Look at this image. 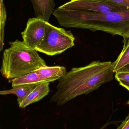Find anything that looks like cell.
<instances>
[{
    "label": "cell",
    "mask_w": 129,
    "mask_h": 129,
    "mask_svg": "<svg viewBox=\"0 0 129 129\" xmlns=\"http://www.w3.org/2000/svg\"><path fill=\"white\" fill-rule=\"evenodd\" d=\"M35 71L44 77L54 81L60 79L67 73L66 68L62 66H46L42 67Z\"/></svg>",
    "instance_id": "obj_10"
},
{
    "label": "cell",
    "mask_w": 129,
    "mask_h": 129,
    "mask_svg": "<svg viewBox=\"0 0 129 129\" xmlns=\"http://www.w3.org/2000/svg\"><path fill=\"white\" fill-rule=\"evenodd\" d=\"M49 83H45L37 85L25 99L19 105L21 108H25L29 105L38 102L47 96L50 92Z\"/></svg>",
    "instance_id": "obj_9"
},
{
    "label": "cell",
    "mask_w": 129,
    "mask_h": 129,
    "mask_svg": "<svg viewBox=\"0 0 129 129\" xmlns=\"http://www.w3.org/2000/svg\"><path fill=\"white\" fill-rule=\"evenodd\" d=\"M53 15L61 26L101 31L126 38L129 35V10L124 12L90 13L58 8Z\"/></svg>",
    "instance_id": "obj_2"
},
{
    "label": "cell",
    "mask_w": 129,
    "mask_h": 129,
    "mask_svg": "<svg viewBox=\"0 0 129 129\" xmlns=\"http://www.w3.org/2000/svg\"><path fill=\"white\" fill-rule=\"evenodd\" d=\"M59 7L90 13L124 12L129 10L127 8L108 4L99 0H71Z\"/></svg>",
    "instance_id": "obj_5"
},
{
    "label": "cell",
    "mask_w": 129,
    "mask_h": 129,
    "mask_svg": "<svg viewBox=\"0 0 129 129\" xmlns=\"http://www.w3.org/2000/svg\"><path fill=\"white\" fill-rule=\"evenodd\" d=\"M115 73L110 61H94L84 67L73 68L59 79L50 102L62 106L77 96L87 94L113 80Z\"/></svg>",
    "instance_id": "obj_1"
},
{
    "label": "cell",
    "mask_w": 129,
    "mask_h": 129,
    "mask_svg": "<svg viewBox=\"0 0 129 129\" xmlns=\"http://www.w3.org/2000/svg\"><path fill=\"white\" fill-rule=\"evenodd\" d=\"M126 72L129 73V63L119 70L117 72Z\"/></svg>",
    "instance_id": "obj_16"
},
{
    "label": "cell",
    "mask_w": 129,
    "mask_h": 129,
    "mask_svg": "<svg viewBox=\"0 0 129 129\" xmlns=\"http://www.w3.org/2000/svg\"><path fill=\"white\" fill-rule=\"evenodd\" d=\"M127 104L129 105V100H128V102H127Z\"/></svg>",
    "instance_id": "obj_19"
},
{
    "label": "cell",
    "mask_w": 129,
    "mask_h": 129,
    "mask_svg": "<svg viewBox=\"0 0 129 129\" xmlns=\"http://www.w3.org/2000/svg\"><path fill=\"white\" fill-rule=\"evenodd\" d=\"M36 17H40L48 22L55 6L54 0H31Z\"/></svg>",
    "instance_id": "obj_8"
},
{
    "label": "cell",
    "mask_w": 129,
    "mask_h": 129,
    "mask_svg": "<svg viewBox=\"0 0 129 129\" xmlns=\"http://www.w3.org/2000/svg\"><path fill=\"white\" fill-rule=\"evenodd\" d=\"M108 4L125 7L129 9V0H99Z\"/></svg>",
    "instance_id": "obj_14"
},
{
    "label": "cell",
    "mask_w": 129,
    "mask_h": 129,
    "mask_svg": "<svg viewBox=\"0 0 129 129\" xmlns=\"http://www.w3.org/2000/svg\"><path fill=\"white\" fill-rule=\"evenodd\" d=\"M10 47L3 53L1 72L9 81L21 77L47 66L36 50L23 41L16 40L9 43Z\"/></svg>",
    "instance_id": "obj_3"
},
{
    "label": "cell",
    "mask_w": 129,
    "mask_h": 129,
    "mask_svg": "<svg viewBox=\"0 0 129 129\" xmlns=\"http://www.w3.org/2000/svg\"><path fill=\"white\" fill-rule=\"evenodd\" d=\"M47 21L40 17L29 18L25 30L21 33L23 41L35 50L43 41L46 31Z\"/></svg>",
    "instance_id": "obj_6"
},
{
    "label": "cell",
    "mask_w": 129,
    "mask_h": 129,
    "mask_svg": "<svg viewBox=\"0 0 129 129\" xmlns=\"http://www.w3.org/2000/svg\"><path fill=\"white\" fill-rule=\"evenodd\" d=\"M8 82L11 83L12 87L14 88L20 85H38L45 83H50L54 81L44 77L35 71Z\"/></svg>",
    "instance_id": "obj_7"
},
{
    "label": "cell",
    "mask_w": 129,
    "mask_h": 129,
    "mask_svg": "<svg viewBox=\"0 0 129 129\" xmlns=\"http://www.w3.org/2000/svg\"><path fill=\"white\" fill-rule=\"evenodd\" d=\"M115 77L120 85L125 88L129 91V73L119 71L116 72Z\"/></svg>",
    "instance_id": "obj_13"
},
{
    "label": "cell",
    "mask_w": 129,
    "mask_h": 129,
    "mask_svg": "<svg viewBox=\"0 0 129 129\" xmlns=\"http://www.w3.org/2000/svg\"><path fill=\"white\" fill-rule=\"evenodd\" d=\"M129 42V35L128 36H126V38H123V43L124 45L126 43H128Z\"/></svg>",
    "instance_id": "obj_18"
},
{
    "label": "cell",
    "mask_w": 129,
    "mask_h": 129,
    "mask_svg": "<svg viewBox=\"0 0 129 129\" xmlns=\"http://www.w3.org/2000/svg\"><path fill=\"white\" fill-rule=\"evenodd\" d=\"M113 122L110 121V120H108L102 127H101L100 128L98 129H105L107 128V127L110 124H111L113 123Z\"/></svg>",
    "instance_id": "obj_17"
},
{
    "label": "cell",
    "mask_w": 129,
    "mask_h": 129,
    "mask_svg": "<svg viewBox=\"0 0 129 129\" xmlns=\"http://www.w3.org/2000/svg\"><path fill=\"white\" fill-rule=\"evenodd\" d=\"M116 129H129V114Z\"/></svg>",
    "instance_id": "obj_15"
},
{
    "label": "cell",
    "mask_w": 129,
    "mask_h": 129,
    "mask_svg": "<svg viewBox=\"0 0 129 129\" xmlns=\"http://www.w3.org/2000/svg\"><path fill=\"white\" fill-rule=\"evenodd\" d=\"M37 85H38L18 86L9 90L1 91L0 94L2 95L11 94L16 95L17 96V103L19 105Z\"/></svg>",
    "instance_id": "obj_11"
},
{
    "label": "cell",
    "mask_w": 129,
    "mask_h": 129,
    "mask_svg": "<svg viewBox=\"0 0 129 129\" xmlns=\"http://www.w3.org/2000/svg\"><path fill=\"white\" fill-rule=\"evenodd\" d=\"M129 63V42L123 45V48L116 61L113 63L115 73Z\"/></svg>",
    "instance_id": "obj_12"
},
{
    "label": "cell",
    "mask_w": 129,
    "mask_h": 129,
    "mask_svg": "<svg viewBox=\"0 0 129 129\" xmlns=\"http://www.w3.org/2000/svg\"><path fill=\"white\" fill-rule=\"evenodd\" d=\"M75 41L70 30L67 31L47 22L44 39L36 50L48 56H55L72 47L75 45Z\"/></svg>",
    "instance_id": "obj_4"
}]
</instances>
